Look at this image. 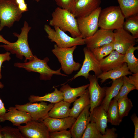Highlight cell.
I'll use <instances>...</instances> for the list:
<instances>
[{
    "mask_svg": "<svg viewBox=\"0 0 138 138\" xmlns=\"http://www.w3.org/2000/svg\"><path fill=\"white\" fill-rule=\"evenodd\" d=\"M31 29V27L29 26L28 23L25 21L20 34L13 33L18 38L17 41L14 42H10L8 44L1 45L0 47L3 48L11 53L15 54L19 59H22L24 57L25 62L31 60L34 56L29 47L28 42V33Z\"/></svg>",
    "mask_w": 138,
    "mask_h": 138,
    "instance_id": "obj_1",
    "label": "cell"
},
{
    "mask_svg": "<svg viewBox=\"0 0 138 138\" xmlns=\"http://www.w3.org/2000/svg\"><path fill=\"white\" fill-rule=\"evenodd\" d=\"M52 17L49 22L50 26H57L64 32H68L73 38L82 36L77 19L70 11L58 7L52 13Z\"/></svg>",
    "mask_w": 138,
    "mask_h": 138,
    "instance_id": "obj_2",
    "label": "cell"
},
{
    "mask_svg": "<svg viewBox=\"0 0 138 138\" xmlns=\"http://www.w3.org/2000/svg\"><path fill=\"white\" fill-rule=\"evenodd\" d=\"M49 60L48 57L41 60L34 55L33 58L28 62L23 63H15L14 64V66L19 68H24L28 71L39 73L40 75V79L41 80H50L54 75L68 76L61 72V68L56 70L51 68L48 65Z\"/></svg>",
    "mask_w": 138,
    "mask_h": 138,
    "instance_id": "obj_3",
    "label": "cell"
},
{
    "mask_svg": "<svg viewBox=\"0 0 138 138\" xmlns=\"http://www.w3.org/2000/svg\"><path fill=\"white\" fill-rule=\"evenodd\" d=\"M125 17L119 6H111L102 9L99 16L98 27L108 30L123 28Z\"/></svg>",
    "mask_w": 138,
    "mask_h": 138,
    "instance_id": "obj_4",
    "label": "cell"
},
{
    "mask_svg": "<svg viewBox=\"0 0 138 138\" xmlns=\"http://www.w3.org/2000/svg\"><path fill=\"white\" fill-rule=\"evenodd\" d=\"M54 27V29H53L50 26L45 24L44 28L48 38L51 42H55L57 46L67 48L85 44L84 39L82 36L73 38L68 35L57 26Z\"/></svg>",
    "mask_w": 138,
    "mask_h": 138,
    "instance_id": "obj_5",
    "label": "cell"
},
{
    "mask_svg": "<svg viewBox=\"0 0 138 138\" xmlns=\"http://www.w3.org/2000/svg\"><path fill=\"white\" fill-rule=\"evenodd\" d=\"M15 0H0V31L5 27H11L22 16Z\"/></svg>",
    "mask_w": 138,
    "mask_h": 138,
    "instance_id": "obj_6",
    "label": "cell"
},
{
    "mask_svg": "<svg viewBox=\"0 0 138 138\" xmlns=\"http://www.w3.org/2000/svg\"><path fill=\"white\" fill-rule=\"evenodd\" d=\"M77 46L61 48L55 44L52 50L60 63L61 69L67 75H70L73 71L78 70L81 66V64L75 62L73 58V53Z\"/></svg>",
    "mask_w": 138,
    "mask_h": 138,
    "instance_id": "obj_7",
    "label": "cell"
},
{
    "mask_svg": "<svg viewBox=\"0 0 138 138\" xmlns=\"http://www.w3.org/2000/svg\"><path fill=\"white\" fill-rule=\"evenodd\" d=\"M102 9L99 7L88 16L77 18L78 29L83 38L92 36L98 30L99 16Z\"/></svg>",
    "mask_w": 138,
    "mask_h": 138,
    "instance_id": "obj_8",
    "label": "cell"
},
{
    "mask_svg": "<svg viewBox=\"0 0 138 138\" xmlns=\"http://www.w3.org/2000/svg\"><path fill=\"white\" fill-rule=\"evenodd\" d=\"M54 105L52 103L48 104L44 101H40L39 103L29 102L23 105L16 104L15 107L18 109L30 114L31 120L42 121L48 117V112Z\"/></svg>",
    "mask_w": 138,
    "mask_h": 138,
    "instance_id": "obj_9",
    "label": "cell"
},
{
    "mask_svg": "<svg viewBox=\"0 0 138 138\" xmlns=\"http://www.w3.org/2000/svg\"><path fill=\"white\" fill-rule=\"evenodd\" d=\"M84 58L80 70L70 79L73 80L76 78L83 76L86 79H88L89 72L93 71L97 77L102 72L99 66V61L95 57L90 49L86 47L83 49Z\"/></svg>",
    "mask_w": 138,
    "mask_h": 138,
    "instance_id": "obj_10",
    "label": "cell"
},
{
    "mask_svg": "<svg viewBox=\"0 0 138 138\" xmlns=\"http://www.w3.org/2000/svg\"><path fill=\"white\" fill-rule=\"evenodd\" d=\"M18 128L24 138H50V132L42 121L31 120Z\"/></svg>",
    "mask_w": 138,
    "mask_h": 138,
    "instance_id": "obj_11",
    "label": "cell"
},
{
    "mask_svg": "<svg viewBox=\"0 0 138 138\" xmlns=\"http://www.w3.org/2000/svg\"><path fill=\"white\" fill-rule=\"evenodd\" d=\"M113 41L114 50L124 54L129 47L134 46L137 42L136 39L123 28L114 30Z\"/></svg>",
    "mask_w": 138,
    "mask_h": 138,
    "instance_id": "obj_12",
    "label": "cell"
},
{
    "mask_svg": "<svg viewBox=\"0 0 138 138\" xmlns=\"http://www.w3.org/2000/svg\"><path fill=\"white\" fill-rule=\"evenodd\" d=\"M114 38L113 30L100 28L92 36L84 39L86 47L90 49L111 43Z\"/></svg>",
    "mask_w": 138,
    "mask_h": 138,
    "instance_id": "obj_13",
    "label": "cell"
},
{
    "mask_svg": "<svg viewBox=\"0 0 138 138\" xmlns=\"http://www.w3.org/2000/svg\"><path fill=\"white\" fill-rule=\"evenodd\" d=\"M90 83L88 89L90 101V111L91 112L95 107L101 104L105 96V93L98 81V79L95 75H90L88 79Z\"/></svg>",
    "mask_w": 138,
    "mask_h": 138,
    "instance_id": "obj_14",
    "label": "cell"
},
{
    "mask_svg": "<svg viewBox=\"0 0 138 138\" xmlns=\"http://www.w3.org/2000/svg\"><path fill=\"white\" fill-rule=\"evenodd\" d=\"M101 0H77L71 11L76 18L88 16L99 7Z\"/></svg>",
    "mask_w": 138,
    "mask_h": 138,
    "instance_id": "obj_15",
    "label": "cell"
},
{
    "mask_svg": "<svg viewBox=\"0 0 138 138\" xmlns=\"http://www.w3.org/2000/svg\"><path fill=\"white\" fill-rule=\"evenodd\" d=\"M7 110V112L0 117V122L8 121L13 126L18 127L22 124H26L31 120L30 114L18 109L15 107L10 106Z\"/></svg>",
    "mask_w": 138,
    "mask_h": 138,
    "instance_id": "obj_16",
    "label": "cell"
},
{
    "mask_svg": "<svg viewBox=\"0 0 138 138\" xmlns=\"http://www.w3.org/2000/svg\"><path fill=\"white\" fill-rule=\"evenodd\" d=\"M90 105L81 112L71 128L70 131L73 138H81L86 128L90 122Z\"/></svg>",
    "mask_w": 138,
    "mask_h": 138,
    "instance_id": "obj_17",
    "label": "cell"
},
{
    "mask_svg": "<svg viewBox=\"0 0 138 138\" xmlns=\"http://www.w3.org/2000/svg\"><path fill=\"white\" fill-rule=\"evenodd\" d=\"M76 119L70 116L63 118L48 117L42 121L47 127L50 133L70 129Z\"/></svg>",
    "mask_w": 138,
    "mask_h": 138,
    "instance_id": "obj_18",
    "label": "cell"
},
{
    "mask_svg": "<svg viewBox=\"0 0 138 138\" xmlns=\"http://www.w3.org/2000/svg\"><path fill=\"white\" fill-rule=\"evenodd\" d=\"M124 54L115 50L99 61V66L102 72H106L118 67L124 63Z\"/></svg>",
    "mask_w": 138,
    "mask_h": 138,
    "instance_id": "obj_19",
    "label": "cell"
},
{
    "mask_svg": "<svg viewBox=\"0 0 138 138\" xmlns=\"http://www.w3.org/2000/svg\"><path fill=\"white\" fill-rule=\"evenodd\" d=\"M90 122L95 123L102 135L104 134L107 127V116L106 111L100 105L95 108L90 112Z\"/></svg>",
    "mask_w": 138,
    "mask_h": 138,
    "instance_id": "obj_20",
    "label": "cell"
},
{
    "mask_svg": "<svg viewBox=\"0 0 138 138\" xmlns=\"http://www.w3.org/2000/svg\"><path fill=\"white\" fill-rule=\"evenodd\" d=\"M111 85L110 87H103L105 93V96L101 104L106 111L109 104L113 98L118 94L123 82V77L112 80Z\"/></svg>",
    "mask_w": 138,
    "mask_h": 138,
    "instance_id": "obj_21",
    "label": "cell"
},
{
    "mask_svg": "<svg viewBox=\"0 0 138 138\" xmlns=\"http://www.w3.org/2000/svg\"><path fill=\"white\" fill-rule=\"evenodd\" d=\"M89 84L76 88L71 87L68 84H64L60 90L63 94V100L71 103L73 102L77 98L80 97L88 87Z\"/></svg>",
    "mask_w": 138,
    "mask_h": 138,
    "instance_id": "obj_22",
    "label": "cell"
},
{
    "mask_svg": "<svg viewBox=\"0 0 138 138\" xmlns=\"http://www.w3.org/2000/svg\"><path fill=\"white\" fill-rule=\"evenodd\" d=\"M132 74L128 69L126 63L121 66L109 71L102 72L97 77L101 80V84L108 79L115 80Z\"/></svg>",
    "mask_w": 138,
    "mask_h": 138,
    "instance_id": "obj_23",
    "label": "cell"
},
{
    "mask_svg": "<svg viewBox=\"0 0 138 138\" xmlns=\"http://www.w3.org/2000/svg\"><path fill=\"white\" fill-rule=\"evenodd\" d=\"M90 104L89 95L88 89L74 102L73 106L70 109V116L76 118L83 110Z\"/></svg>",
    "mask_w": 138,
    "mask_h": 138,
    "instance_id": "obj_24",
    "label": "cell"
},
{
    "mask_svg": "<svg viewBox=\"0 0 138 138\" xmlns=\"http://www.w3.org/2000/svg\"><path fill=\"white\" fill-rule=\"evenodd\" d=\"M29 101L34 103L40 101H47L51 103L55 104L63 100L62 93L56 88L54 91L50 93L46 94L43 96L30 95L28 98Z\"/></svg>",
    "mask_w": 138,
    "mask_h": 138,
    "instance_id": "obj_25",
    "label": "cell"
},
{
    "mask_svg": "<svg viewBox=\"0 0 138 138\" xmlns=\"http://www.w3.org/2000/svg\"><path fill=\"white\" fill-rule=\"evenodd\" d=\"M71 103L62 100L54 104L49 111L48 117L56 118H63L70 116Z\"/></svg>",
    "mask_w": 138,
    "mask_h": 138,
    "instance_id": "obj_26",
    "label": "cell"
},
{
    "mask_svg": "<svg viewBox=\"0 0 138 138\" xmlns=\"http://www.w3.org/2000/svg\"><path fill=\"white\" fill-rule=\"evenodd\" d=\"M125 18L138 14V0H117Z\"/></svg>",
    "mask_w": 138,
    "mask_h": 138,
    "instance_id": "obj_27",
    "label": "cell"
},
{
    "mask_svg": "<svg viewBox=\"0 0 138 138\" xmlns=\"http://www.w3.org/2000/svg\"><path fill=\"white\" fill-rule=\"evenodd\" d=\"M138 47L132 45L129 47L124 54V60L126 63L129 70L132 73H138V59L134 54Z\"/></svg>",
    "mask_w": 138,
    "mask_h": 138,
    "instance_id": "obj_28",
    "label": "cell"
},
{
    "mask_svg": "<svg viewBox=\"0 0 138 138\" xmlns=\"http://www.w3.org/2000/svg\"><path fill=\"white\" fill-rule=\"evenodd\" d=\"M106 112L108 122L112 125L118 126L122 121V119L119 115L117 102L116 100L114 99L111 101Z\"/></svg>",
    "mask_w": 138,
    "mask_h": 138,
    "instance_id": "obj_29",
    "label": "cell"
},
{
    "mask_svg": "<svg viewBox=\"0 0 138 138\" xmlns=\"http://www.w3.org/2000/svg\"><path fill=\"white\" fill-rule=\"evenodd\" d=\"M124 21L123 28L137 39L138 38V14L130 16Z\"/></svg>",
    "mask_w": 138,
    "mask_h": 138,
    "instance_id": "obj_30",
    "label": "cell"
},
{
    "mask_svg": "<svg viewBox=\"0 0 138 138\" xmlns=\"http://www.w3.org/2000/svg\"><path fill=\"white\" fill-rule=\"evenodd\" d=\"M117 102L119 115L122 119L128 116L133 105L131 99L128 98V95L120 99Z\"/></svg>",
    "mask_w": 138,
    "mask_h": 138,
    "instance_id": "obj_31",
    "label": "cell"
},
{
    "mask_svg": "<svg viewBox=\"0 0 138 138\" xmlns=\"http://www.w3.org/2000/svg\"><path fill=\"white\" fill-rule=\"evenodd\" d=\"M99 61L108 55L114 50L113 42L97 48L90 49Z\"/></svg>",
    "mask_w": 138,
    "mask_h": 138,
    "instance_id": "obj_32",
    "label": "cell"
},
{
    "mask_svg": "<svg viewBox=\"0 0 138 138\" xmlns=\"http://www.w3.org/2000/svg\"><path fill=\"white\" fill-rule=\"evenodd\" d=\"M102 135L96 124L90 121L86 128L81 138H102Z\"/></svg>",
    "mask_w": 138,
    "mask_h": 138,
    "instance_id": "obj_33",
    "label": "cell"
},
{
    "mask_svg": "<svg viewBox=\"0 0 138 138\" xmlns=\"http://www.w3.org/2000/svg\"><path fill=\"white\" fill-rule=\"evenodd\" d=\"M2 133L4 138H24L18 128L5 126L2 127Z\"/></svg>",
    "mask_w": 138,
    "mask_h": 138,
    "instance_id": "obj_34",
    "label": "cell"
},
{
    "mask_svg": "<svg viewBox=\"0 0 138 138\" xmlns=\"http://www.w3.org/2000/svg\"><path fill=\"white\" fill-rule=\"evenodd\" d=\"M123 78V84L121 87L117 95L114 98L117 101L120 99L126 96L130 92L134 90H136V87L133 85L129 83L125 79L124 76Z\"/></svg>",
    "mask_w": 138,
    "mask_h": 138,
    "instance_id": "obj_35",
    "label": "cell"
},
{
    "mask_svg": "<svg viewBox=\"0 0 138 138\" xmlns=\"http://www.w3.org/2000/svg\"><path fill=\"white\" fill-rule=\"evenodd\" d=\"M56 4L62 8L70 11L74 4L75 0H55Z\"/></svg>",
    "mask_w": 138,
    "mask_h": 138,
    "instance_id": "obj_36",
    "label": "cell"
},
{
    "mask_svg": "<svg viewBox=\"0 0 138 138\" xmlns=\"http://www.w3.org/2000/svg\"><path fill=\"white\" fill-rule=\"evenodd\" d=\"M72 137L70 130H64L50 133V138H71Z\"/></svg>",
    "mask_w": 138,
    "mask_h": 138,
    "instance_id": "obj_37",
    "label": "cell"
},
{
    "mask_svg": "<svg viewBox=\"0 0 138 138\" xmlns=\"http://www.w3.org/2000/svg\"><path fill=\"white\" fill-rule=\"evenodd\" d=\"M117 129L114 128L106 129L104 134L102 135V138H116L118 134L116 133Z\"/></svg>",
    "mask_w": 138,
    "mask_h": 138,
    "instance_id": "obj_38",
    "label": "cell"
},
{
    "mask_svg": "<svg viewBox=\"0 0 138 138\" xmlns=\"http://www.w3.org/2000/svg\"><path fill=\"white\" fill-rule=\"evenodd\" d=\"M126 80L134 86L138 90V73L132 74L128 77L124 76Z\"/></svg>",
    "mask_w": 138,
    "mask_h": 138,
    "instance_id": "obj_39",
    "label": "cell"
},
{
    "mask_svg": "<svg viewBox=\"0 0 138 138\" xmlns=\"http://www.w3.org/2000/svg\"><path fill=\"white\" fill-rule=\"evenodd\" d=\"M10 54L11 53L8 51L3 53H0V79L2 78L1 68L2 64L4 62L6 61H9L11 59Z\"/></svg>",
    "mask_w": 138,
    "mask_h": 138,
    "instance_id": "obj_40",
    "label": "cell"
},
{
    "mask_svg": "<svg viewBox=\"0 0 138 138\" xmlns=\"http://www.w3.org/2000/svg\"><path fill=\"white\" fill-rule=\"evenodd\" d=\"M131 119L133 122L134 126V138H138V117L134 113L131 116Z\"/></svg>",
    "mask_w": 138,
    "mask_h": 138,
    "instance_id": "obj_41",
    "label": "cell"
},
{
    "mask_svg": "<svg viewBox=\"0 0 138 138\" xmlns=\"http://www.w3.org/2000/svg\"><path fill=\"white\" fill-rule=\"evenodd\" d=\"M19 10L22 13L28 11L27 5L25 0H15Z\"/></svg>",
    "mask_w": 138,
    "mask_h": 138,
    "instance_id": "obj_42",
    "label": "cell"
},
{
    "mask_svg": "<svg viewBox=\"0 0 138 138\" xmlns=\"http://www.w3.org/2000/svg\"><path fill=\"white\" fill-rule=\"evenodd\" d=\"M4 87V85L0 82V88L2 89ZM6 110L4 103L0 98V117L2 116L6 112Z\"/></svg>",
    "mask_w": 138,
    "mask_h": 138,
    "instance_id": "obj_43",
    "label": "cell"
},
{
    "mask_svg": "<svg viewBox=\"0 0 138 138\" xmlns=\"http://www.w3.org/2000/svg\"><path fill=\"white\" fill-rule=\"evenodd\" d=\"M0 42L4 43L5 44H8L10 42L4 39L2 36L0 34Z\"/></svg>",
    "mask_w": 138,
    "mask_h": 138,
    "instance_id": "obj_44",
    "label": "cell"
},
{
    "mask_svg": "<svg viewBox=\"0 0 138 138\" xmlns=\"http://www.w3.org/2000/svg\"><path fill=\"white\" fill-rule=\"evenodd\" d=\"M2 127L0 125V138H4V136L2 133Z\"/></svg>",
    "mask_w": 138,
    "mask_h": 138,
    "instance_id": "obj_45",
    "label": "cell"
},
{
    "mask_svg": "<svg viewBox=\"0 0 138 138\" xmlns=\"http://www.w3.org/2000/svg\"><path fill=\"white\" fill-rule=\"evenodd\" d=\"M35 0L37 2H38L40 1V0Z\"/></svg>",
    "mask_w": 138,
    "mask_h": 138,
    "instance_id": "obj_46",
    "label": "cell"
},
{
    "mask_svg": "<svg viewBox=\"0 0 138 138\" xmlns=\"http://www.w3.org/2000/svg\"><path fill=\"white\" fill-rule=\"evenodd\" d=\"M77 0H75V1H77Z\"/></svg>",
    "mask_w": 138,
    "mask_h": 138,
    "instance_id": "obj_47",
    "label": "cell"
}]
</instances>
